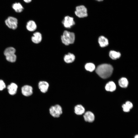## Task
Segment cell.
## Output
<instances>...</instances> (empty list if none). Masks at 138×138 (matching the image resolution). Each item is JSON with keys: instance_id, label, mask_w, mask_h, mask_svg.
Instances as JSON below:
<instances>
[{"instance_id": "cell-1", "label": "cell", "mask_w": 138, "mask_h": 138, "mask_svg": "<svg viewBox=\"0 0 138 138\" xmlns=\"http://www.w3.org/2000/svg\"><path fill=\"white\" fill-rule=\"evenodd\" d=\"M113 70V68L111 65L104 64L98 66L96 70V72L101 78L106 79L111 75Z\"/></svg>"}, {"instance_id": "cell-2", "label": "cell", "mask_w": 138, "mask_h": 138, "mask_svg": "<svg viewBox=\"0 0 138 138\" xmlns=\"http://www.w3.org/2000/svg\"><path fill=\"white\" fill-rule=\"evenodd\" d=\"M61 39L62 43L66 45L73 44L75 40V33L73 32L65 30L61 36Z\"/></svg>"}, {"instance_id": "cell-3", "label": "cell", "mask_w": 138, "mask_h": 138, "mask_svg": "<svg viewBox=\"0 0 138 138\" xmlns=\"http://www.w3.org/2000/svg\"><path fill=\"white\" fill-rule=\"evenodd\" d=\"M49 112L51 116L55 118H60L63 113L62 107L58 104L51 106L49 109Z\"/></svg>"}, {"instance_id": "cell-4", "label": "cell", "mask_w": 138, "mask_h": 138, "mask_svg": "<svg viewBox=\"0 0 138 138\" xmlns=\"http://www.w3.org/2000/svg\"><path fill=\"white\" fill-rule=\"evenodd\" d=\"M87 9L85 6L80 5L77 6L75 8V13L79 18H83L88 16Z\"/></svg>"}, {"instance_id": "cell-5", "label": "cell", "mask_w": 138, "mask_h": 138, "mask_svg": "<svg viewBox=\"0 0 138 138\" xmlns=\"http://www.w3.org/2000/svg\"><path fill=\"white\" fill-rule=\"evenodd\" d=\"M5 22L6 25L9 28L15 30L17 28L18 20L15 17L9 16L5 20Z\"/></svg>"}, {"instance_id": "cell-6", "label": "cell", "mask_w": 138, "mask_h": 138, "mask_svg": "<svg viewBox=\"0 0 138 138\" xmlns=\"http://www.w3.org/2000/svg\"><path fill=\"white\" fill-rule=\"evenodd\" d=\"M62 23L64 27L67 28H71L75 24L73 18L68 16L64 17Z\"/></svg>"}, {"instance_id": "cell-7", "label": "cell", "mask_w": 138, "mask_h": 138, "mask_svg": "<svg viewBox=\"0 0 138 138\" xmlns=\"http://www.w3.org/2000/svg\"><path fill=\"white\" fill-rule=\"evenodd\" d=\"M21 90L22 94L26 96H30L33 93V88L29 85L24 86L22 87Z\"/></svg>"}, {"instance_id": "cell-8", "label": "cell", "mask_w": 138, "mask_h": 138, "mask_svg": "<svg viewBox=\"0 0 138 138\" xmlns=\"http://www.w3.org/2000/svg\"><path fill=\"white\" fill-rule=\"evenodd\" d=\"M38 86L39 90L41 92L45 93L48 90L49 84L46 81H41L39 82Z\"/></svg>"}, {"instance_id": "cell-9", "label": "cell", "mask_w": 138, "mask_h": 138, "mask_svg": "<svg viewBox=\"0 0 138 138\" xmlns=\"http://www.w3.org/2000/svg\"><path fill=\"white\" fill-rule=\"evenodd\" d=\"M83 117L84 121L87 122L91 123L95 120L94 114L90 111H87L84 114Z\"/></svg>"}, {"instance_id": "cell-10", "label": "cell", "mask_w": 138, "mask_h": 138, "mask_svg": "<svg viewBox=\"0 0 138 138\" xmlns=\"http://www.w3.org/2000/svg\"><path fill=\"white\" fill-rule=\"evenodd\" d=\"M42 39V36L41 33L39 32L34 33L31 37L32 41L35 44H38L40 43Z\"/></svg>"}, {"instance_id": "cell-11", "label": "cell", "mask_w": 138, "mask_h": 138, "mask_svg": "<svg viewBox=\"0 0 138 138\" xmlns=\"http://www.w3.org/2000/svg\"><path fill=\"white\" fill-rule=\"evenodd\" d=\"M85 111L84 108L81 105H77L75 106L74 108V112L75 114L80 116L84 114Z\"/></svg>"}, {"instance_id": "cell-12", "label": "cell", "mask_w": 138, "mask_h": 138, "mask_svg": "<svg viewBox=\"0 0 138 138\" xmlns=\"http://www.w3.org/2000/svg\"><path fill=\"white\" fill-rule=\"evenodd\" d=\"M75 59V55L71 53H68L65 55L63 59L64 62L67 63H70L74 62Z\"/></svg>"}, {"instance_id": "cell-13", "label": "cell", "mask_w": 138, "mask_h": 138, "mask_svg": "<svg viewBox=\"0 0 138 138\" xmlns=\"http://www.w3.org/2000/svg\"><path fill=\"white\" fill-rule=\"evenodd\" d=\"M18 86L14 83H12L8 85L7 88L9 94L11 95H14L16 93Z\"/></svg>"}, {"instance_id": "cell-14", "label": "cell", "mask_w": 138, "mask_h": 138, "mask_svg": "<svg viewBox=\"0 0 138 138\" xmlns=\"http://www.w3.org/2000/svg\"><path fill=\"white\" fill-rule=\"evenodd\" d=\"M26 27L27 29L30 31H33L37 28V25L34 21L32 20L28 21L27 23Z\"/></svg>"}, {"instance_id": "cell-15", "label": "cell", "mask_w": 138, "mask_h": 138, "mask_svg": "<svg viewBox=\"0 0 138 138\" xmlns=\"http://www.w3.org/2000/svg\"><path fill=\"white\" fill-rule=\"evenodd\" d=\"M12 7L16 12L20 13L22 12L24 8L21 4L19 2H16L13 4Z\"/></svg>"}, {"instance_id": "cell-16", "label": "cell", "mask_w": 138, "mask_h": 138, "mask_svg": "<svg viewBox=\"0 0 138 138\" xmlns=\"http://www.w3.org/2000/svg\"><path fill=\"white\" fill-rule=\"evenodd\" d=\"M98 41L100 46L102 47H105L108 44V39L103 36H100L99 38Z\"/></svg>"}, {"instance_id": "cell-17", "label": "cell", "mask_w": 138, "mask_h": 138, "mask_svg": "<svg viewBox=\"0 0 138 138\" xmlns=\"http://www.w3.org/2000/svg\"><path fill=\"white\" fill-rule=\"evenodd\" d=\"M105 88L106 90L107 91H113L116 89V85L113 82L110 81L106 84Z\"/></svg>"}, {"instance_id": "cell-18", "label": "cell", "mask_w": 138, "mask_h": 138, "mask_svg": "<svg viewBox=\"0 0 138 138\" xmlns=\"http://www.w3.org/2000/svg\"><path fill=\"white\" fill-rule=\"evenodd\" d=\"M133 106V104L131 102L129 101H127L125 104L122 105V107L124 111L128 112L132 108Z\"/></svg>"}, {"instance_id": "cell-19", "label": "cell", "mask_w": 138, "mask_h": 138, "mask_svg": "<svg viewBox=\"0 0 138 138\" xmlns=\"http://www.w3.org/2000/svg\"><path fill=\"white\" fill-rule=\"evenodd\" d=\"M119 85L121 87L126 88L128 85V82L127 79L125 77L121 78L119 80Z\"/></svg>"}, {"instance_id": "cell-20", "label": "cell", "mask_w": 138, "mask_h": 138, "mask_svg": "<svg viewBox=\"0 0 138 138\" xmlns=\"http://www.w3.org/2000/svg\"><path fill=\"white\" fill-rule=\"evenodd\" d=\"M121 55V54L119 52L114 51H111L109 53L110 57L113 60H116L119 58Z\"/></svg>"}, {"instance_id": "cell-21", "label": "cell", "mask_w": 138, "mask_h": 138, "mask_svg": "<svg viewBox=\"0 0 138 138\" xmlns=\"http://www.w3.org/2000/svg\"><path fill=\"white\" fill-rule=\"evenodd\" d=\"M7 60L11 62H14L16 60V56L15 54H12L5 56Z\"/></svg>"}, {"instance_id": "cell-22", "label": "cell", "mask_w": 138, "mask_h": 138, "mask_svg": "<svg viewBox=\"0 0 138 138\" xmlns=\"http://www.w3.org/2000/svg\"><path fill=\"white\" fill-rule=\"evenodd\" d=\"M16 50L13 47H8L6 48L4 51V54L5 56L7 55L15 54Z\"/></svg>"}, {"instance_id": "cell-23", "label": "cell", "mask_w": 138, "mask_h": 138, "mask_svg": "<svg viewBox=\"0 0 138 138\" xmlns=\"http://www.w3.org/2000/svg\"><path fill=\"white\" fill-rule=\"evenodd\" d=\"M86 70L90 72L93 71L95 68V66L94 64L92 63H86L85 66Z\"/></svg>"}, {"instance_id": "cell-24", "label": "cell", "mask_w": 138, "mask_h": 138, "mask_svg": "<svg viewBox=\"0 0 138 138\" xmlns=\"http://www.w3.org/2000/svg\"><path fill=\"white\" fill-rule=\"evenodd\" d=\"M6 87V85L3 80H0V90H2Z\"/></svg>"}, {"instance_id": "cell-25", "label": "cell", "mask_w": 138, "mask_h": 138, "mask_svg": "<svg viewBox=\"0 0 138 138\" xmlns=\"http://www.w3.org/2000/svg\"><path fill=\"white\" fill-rule=\"evenodd\" d=\"M32 0H23L26 3H29Z\"/></svg>"}, {"instance_id": "cell-26", "label": "cell", "mask_w": 138, "mask_h": 138, "mask_svg": "<svg viewBox=\"0 0 138 138\" xmlns=\"http://www.w3.org/2000/svg\"><path fill=\"white\" fill-rule=\"evenodd\" d=\"M134 138H138V135L137 134L134 137Z\"/></svg>"}, {"instance_id": "cell-27", "label": "cell", "mask_w": 138, "mask_h": 138, "mask_svg": "<svg viewBox=\"0 0 138 138\" xmlns=\"http://www.w3.org/2000/svg\"><path fill=\"white\" fill-rule=\"evenodd\" d=\"M97 1H98V2H101L103 1V0H95Z\"/></svg>"}]
</instances>
